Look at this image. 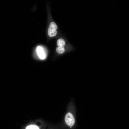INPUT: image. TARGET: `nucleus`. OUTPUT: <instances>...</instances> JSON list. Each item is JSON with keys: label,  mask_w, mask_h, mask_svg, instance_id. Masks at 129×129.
<instances>
[{"label": "nucleus", "mask_w": 129, "mask_h": 129, "mask_svg": "<svg viewBox=\"0 0 129 129\" xmlns=\"http://www.w3.org/2000/svg\"><path fill=\"white\" fill-rule=\"evenodd\" d=\"M64 120L66 124L68 126H72L75 122V119L73 114L70 113H68L66 115Z\"/></svg>", "instance_id": "f257e3e1"}, {"label": "nucleus", "mask_w": 129, "mask_h": 129, "mask_svg": "<svg viewBox=\"0 0 129 129\" xmlns=\"http://www.w3.org/2000/svg\"><path fill=\"white\" fill-rule=\"evenodd\" d=\"M57 27L56 23L54 22L51 23L48 30V33L49 36L50 37L55 36L57 33L56 30Z\"/></svg>", "instance_id": "f03ea898"}, {"label": "nucleus", "mask_w": 129, "mask_h": 129, "mask_svg": "<svg viewBox=\"0 0 129 129\" xmlns=\"http://www.w3.org/2000/svg\"><path fill=\"white\" fill-rule=\"evenodd\" d=\"M37 55L39 58L41 59H45L46 57V54L43 48L41 46L37 47L36 50Z\"/></svg>", "instance_id": "7ed1b4c3"}, {"label": "nucleus", "mask_w": 129, "mask_h": 129, "mask_svg": "<svg viewBox=\"0 0 129 129\" xmlns=\"http://www.w3.org/2000/svg\"><path fill=\"white\" fill-rule=\"evenodd\" d=\"M57 43L58 46L63 47H64L65 44L64 40L62 38L58 39L57 41Z\"/></svg>", "instance_id": "20e7f679"}, {"label": "nucleus", "mask_w": 129, "mask_h": 129, "mask_svg": "<svg viewBox=\"0 0 129 129\" xmlns=\"http://www.w3.org/2000/svg\"><path fill=\"white\" fill-rule=\"evenodd\" d=\"M56 52L59 54H63L65 51L64 47L58 46L56 49Z\"/></svg>", "instance_id": "39448f33"}, {"label": "nucleus", "mask_w": 129, "mask_h": 129, "mask_svg": "<svg viewBox=\"0 0 129 129\" xmlns=\"http://www.w3.org/2000/svg\"><path fill=\"white\" fill-rule=\"evenodd\" d=\"M26 129H39V128L36 125H30L27 126Z\"/></svg>", "instance_id": "423d86ee"}]
</instances>
